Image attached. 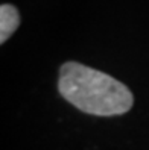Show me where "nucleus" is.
<instances>
[{"label":"nucleus","mask_w":149,"mask_h":150,"mask_svg":"<svg viewBox=\"0 0 149 150\" xmlns=\"http://www.w3.org/2000/svg\"><path fill=\"white\" fill-rule=\"evenodd\" d=\"M58 90L75 108L99 117L122 115L134 103L133 93L126 85L107 73L75 61L61 65Z\"/></svg>","instance_id":"f257e3e1"},{"label":"nucleus","mask_w":149,"mask_h":150,"mask_svg":"<svg viewBox=\"0 0 149 150\" xmlns=\"http://www.w3.org/2000/svg\"><path fill=\"white\" fill-rule=\"evenodd\" d=\"M20 14L19 9L9 3H3L0 6V42L5 44L6 40L19 29Z\"/></svg>","instance_id":"f03ea898"}]
</instances>
